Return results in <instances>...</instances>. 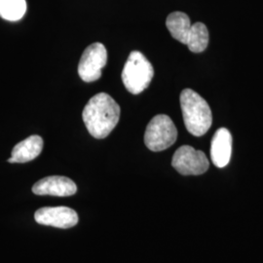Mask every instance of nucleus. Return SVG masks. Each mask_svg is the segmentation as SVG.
I'll return each mask as SVG.
<instances>
[{
  "instance_id": "obj_10",
  "label": "nucleus",
  "mask_w": 263,
  "mask_h": 263,
  "mask_svg": "<svg viewBox=\"0 0 263 263\" xmlns=\"http://www.w3.org/2000/svg\"><path fill=\"white\" fill-rule=\"evenodd\" d=\"M232 153V136L226 128H219L211 142V158L217 168L228 165Z\"/></svg>"
},
{
  "instance_id": "obj_5",
  "label": "nucleus",
  "mask_w": 263,
  "mask_h": 263,
  "mask_svg": "<svg viewBox=\"0 0 263 263\" xmlns=\"http://www.w3.org/2000/svg\"><path fill=\"white\" fill-rule=\"evenodd\" d=\"M177 138L178 130L173 120L166 114H159L148 123L144 134V143L151 151L159 152L172 146Z\"/></svg>"
},
{
  "instance_id": "obj_8",
  "label": "nucleus",
  "mask_w": 263,
  "mask_h": 263,
  "mask_svg": "<svg viewBox=\"0 0 263 263\" xmlns=\"http://www.w3.org/2000/svg\"><path fill=\"white\" fill-rule=\"evenodd\" d=\"M35 221L41 226H53L67 229L78 223V215L74 210L67 207H44L34 214Z\"/></svg>"
},
{
  "instance_id": "obj_12",
  "label": "nucleus",
  "mask_w": 263,
  "mask_h": 263,
  "mask_svg": "<svg viewBox=\"0 0 263 263\" xmlns=\"http://www.w3.org/2000/svg\"><path fill=\"white\" fill-rule=\"evenodd\" d=\"M27 11L26 0H0V17L10 22L22 19Z\"/></svg>"
},
{
  "instance_id": "obj_2",
  "label": "nucleus",
  "mask_w": 263,
  "mask_h": 263,
  "mask_svg": "<svg viewBox=\"0 0 263 263\" xmlns=\"http://www.w3.org/2000/svg\"><path fill=\"white\" fill-rule=\"evenodd\" d=\"M166 26L171 35L182 44L187 45L193 53H202L209 44V31L203 23H195L191 25L190 19L183 12L171 13Z\"/></svg>"
},
{
  "instance_id": "obj_3",
  "label": "nucleus",
  "mask_w": 263,
  "mask_h": 263,
  "mask_svg": "<svg viewBox=\"0 0 263 263\" xmlns=\"http://www.w3.org/2000/svg\"><path fill=\"white\" fill-rule=\"evenodd\" d=\"M179 101L186 130L195 137L204 136L213 124V114L206 100L195 91L184 89Z\"/></svg>"
},
{
  "instance_id": "obj_7",
  "label": "nucleus",
  "mask_w": 263,
  "mask_h": 263,
  "mask_svg": "<svg viewBox=\"0 0 263 263\" xmlns=\"http://www.w3.org/2000/svg\"><path fill=\"white\" fill-rule=\"evenodd\" d=\"M172 166L182 176H199L207 172L210 162L203 151L182 145L175 152Z\"/></svg>"
},
{
  "instance_id": "obj_9",
  "label": "nucleus",
  "mask_w": 263,
  "mask_h": 263,
  "mask_svg": "<svg viewBox=\"0 0 263 263\" xmlns=\"http://www.w3.org/2000/svg\"><path fill=\"white\" fill-rule=\"evenodd\" d=\"M77 191L76 182L66 177L51 176L38 180L32 186V192L36 195H51L67 197L74 195Z\"/></svg>"
},
{
  "instance_id": "obj_4",
  "label": "nucleus",
  "mask_w": 263,
  "mask_h": 263,
  "mask_svg": "<svg viewBox=\"0 0 263 263\" xmlns=\"http://www.w3.org/2000/svg\"><path fill=\"white\" fill-rule=\"evenodd\" d=\"M154 76L151 62L140 51H132L122 71L123 84L134 95L141 94Z\"/></svg>"
},
{
  "instance_id": "obj_11",
  "label": "nucleus",
  "mask_w": 263,
  "mask_h": 263,
  "mask_svg": "<svg viewBox=\"0 0 263 263\" xmlns=\"http://www.w3.org/2000/svg\"><path fill=\"white\" fill-rule=\"evenodd\" d=\"M43 149V140L37 135H33L16 144L8 159L9 163H27L35 159Z\"/></svg>"
},
{
  "instance_id": "obj_1",
  "label": "nucleus",
  "mask_w": 263,
  "mask_h": 263,
  "mask_svg": "<svg viewBox=\"0 0 263 263\" xmlns=\"http://www.w3.org/2000/svg\"><path fill=\"white\" fill-rule=\"evenodd\" d=\"M82 117L90 135L101 140L106 138L118 124L120 106L109 95L100 93L85 105Z\"/></svg>"
},
{
  "instance_id": "obj_6",
  "label": "nucleus",
  "mask_w": 263,
  "mask_h": 263,
  "mask_svg": "<svg viewBox=\"0 0 263 263\" xmlns=\"http://www.w3.org/2000/svg\"><path fill=\"white\" fill-rule=\"evenodd\" d=\"M107 63V51L104 44L96 42L85 49L79 65L78 74L85 82H94L102 77Z\"/></svg>"
}]
</instances>
